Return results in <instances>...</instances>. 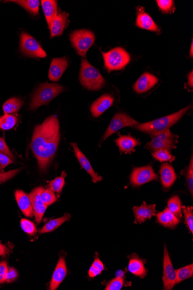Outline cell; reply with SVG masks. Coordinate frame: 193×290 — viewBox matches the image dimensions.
<instances>
[{
	"instance_id": "1",
	"label": "cell",
	"mask_w": 193,
	"mask_h": 290,
	"mask_svg": "<svg viewBox=\"0 0 193 290\" xmlns=\"http://www.w3.org/2000/svg\"><path fill=\"white\" fill-rule=\"evenodd\" d=\"M60 140L59 120L56 116L47 118L35 127L31 149L41 171L46 172L55 156Z\"/></svg>"
},
{
	"instance_id": "2",
	"label": "cell",
	"mask_w": 193,
	"mask_h": 290,
	"mask_svg": "<svg viewBox=\"0 0 193 290\" xmlns=\"http://www.w3.org/2000/svg\"><path fill=\"white\" fill-rule=\"evenodd\" d=\"M190 108L191 106L183 108L178 112L169 116L160 118L150 122L138 124L134 127L140 131L146 133L150 136H155L166 132V130L169 129L170 127L174 125L184 116Z\"/></svg>"
},
{
	"instance_id": "3",
	"label": "cell",
	"mask_w": 193,
	"mask_h": 290,
	"mask_svg": "<svg viewBox=\"0 0 193 290\" xmlns=\"http://www.w3.org/2000/svg\"><path fill=\"white\" fill-rule=\"evenodd\" d=\"M83 87L91 91H98L104 87L105 80L98 70L85 59H82L79 74Z\"/></svg>"
},
{
	"instance_id": "4",
	"label": "cell",
	"mask_w": 193,
	"mask_h": 290,
	"mask_svg": "<svg viewBox=\"0 0 193 290\" xmlns=\"http://www.w3.org/2000/svg\"><path fill=\"white\" fill-rule=\"evenodd\" d=\"M64 91L65 88L60 85L49 84L48 82L41 84L32 97L30 109L36 110L43 105L49 104L54 98Z\"/></svg>"
},
{
	"instance_id": "5",
	"label": "cell",
	"mask_w": 193,
	"mask_h": 290,
	"mask_svg": "<svg viewBox=\"0 0 193 290\" xmlns=\"http://www.w3.org/2000/svg\"><path fill=\"white\" fill-rule=\"evenodd\" d=\"M104 57L105 68L108 72L123 69L130 62L131 57L126 50L121 47L102 52Z\"/></svg>"
},
{
	"instance_id": "6",
	"label": "cell",
	"mask_w": 193,
	"mask_h": 290,
	"mask_svg": "<svg viewBox=\"0 0 193 290\" xmlns=\"http://www.w3.org/2000/svg\"><path fill=\"white\" fill-rule=\"evenodd\" d=\"M70 40L78 55L86 57L87 52L95 41V36L91 31L79 30L72 32Z\"/></svg>"
},
{
	"instance_id": "7",
	"label": "cell",
	"mask_w": 193,
	"mask_h": 290,
	"mask_svg": "<svg viewBox=\"0 0 193 290\" xmlns=\"http://www.w3.org/2000/svg\"><path fill=\"white\" fill-rule=\"evenodd\" d=\"M179 136L167 130L166 132L153 137V139L145 145V148L152 153L159 149L171 151L176 148Z\"/></svg>"
},
{
	"instance_id": "8",
	"label": "cell",
	"mask_w": 193,
	"mask_h": 290,
	"mask_svg": "<svg viewBox=\"0 0 193 290\" xmlns=\"http://www.w3.org/2000/svg\"><path fill=\"white\" fill-rule=\"evenodd\" d=\"M21 50L24 55L34 58H45L47 53L34 38L27 33L21 36Z\"/></svg>"
},
{
	"instance_id": "9",
	"label": "cell",
	"mask_w": 193,
	"mask_h": 290,
	"mask_svg": "<svg viewBox=\"0 0 193 290\" xmlns=\"http://www.w3.org/2000/svg\"><path fill=\"white\" fill-rule=\"evenodd\" d=\"M139 123L133 118L124 113H118L115 115L111 121L107 130L104 133L101 142H104L109 136L125 127L135 126Z\"/></svg>"
},
{
	"instance_id": "10",
	"label": "cell",
	"mask_w": 193,
	"mask_h": 290,
	"mask_svg": "<svg viewBox=\"0 0 193 290\" xmlns=\"http://www.w3.org/2000/svg\"><path fill=\"white\" fill-rule=\"evenodd\" d=\"M159 176L152 166L134 168L130 176V183L134 187H139L157 179Z\"/></svg>"
},
{
	"instance_id": "11",
	"label": "cell",
	"mask_w": 193,
	"mask_h": 290,
	"mask_svg": "<svg viewBox=\"0 0 193 290\" xmlns=\"http://www.w3.org/2000/svg\"><path fill=\"white\" fill-rule=\"evenodd\" d=\"M176 270L173 268L166 246L164 250L163 281L165 290H170L176 285Z\"/></svg>"
},
{
	"instance_id": "12",
	"label": "cell",
	"mask_w": 193,
	"mask_h": 290,
	"mask_svg": "<svg viewBox=\"0 0 193 290\" xmlns=\"http://www.w3.org/2000/svg\"><path fill=\"white\" fill-rule=\"evenodd\" d=\"M42 189H43V187L36 188L28 195L31 200L35 220L38 224H40L43 219L45 212L47 208V206L45 205L41 199L40 193Z\"/></svg>"
},
{
	"instance_id": "13",
	"label": "cell",
	"mask_w": 193,
	"mask_h": 290,
	"mask_svg": "<svg viewBox=\"0 0 193 290\" xmlns=\"http://www.w3.org/2000/svg\"><path fill=\"white\" fill-rule=\"evenodd\" d=\"M133 212L135 224H137L138 223L142 224L147 219H150L152 217L156 216V205H147L145 202H144L143 205L140 206H134Z\"/></svg>"
},
{
	"instance_id": "14",
	"label": "cell",
	"mask_w": 193,
	"mask_h": 290,
	"mask_svg": "<svg viewBox=\"0 0 193 290\" xmlns=\"http://www.w3.org/2000/svg\"><path fill=\"white\" fill-rule=\"evenodd\" d=\"M158 82L159 79L156 76L145 72L135 83L133 89L137 94L145 93L153 88Z\"/></svg>"
},
{
	"instance_id": "15",
	"label": "cell",
	"mask_w": 193,
	"mask_h": 290,
	"mask_svg": "<svg viewBox=\"0 0 193 290\" xmlns=\"http://www.w3.org/2000/svg\"><path fill=\"white\" fill-rule=\"evenodd\" d=\"M68 66V60L65 57L53 59L50 64L48 75L50 80L54 82L59 81Z\"/></svg>"
},
{
	"instance_id": "16",
	"label": "cell",
	"mask_w": 193,
	"mask_h": 290,
	"mask_svg": "<svg viewBox=\"0 0 193 290\" xmlns=\"http://www.w3.org/2000/svg\"><path fill=\"white\" fill-rule=\"evenodd\" d=\"M114 98L109 94H104L92 104L91 111L92 116L98 118L113 105Z\"/></svg>"
},
{
	"instance_id": "17",
	"label": "cell",
	"mask_w": 193,
	"mask_h": 290,
	"mask_svg": "<svg viewBox=\"0 0 193 290\" xmlns=\"http://www.w3.org/2000/svg\"><path fill=\"white\" fill-rule=\"evenodd\" d=\"M72 145L73 147L74 152H75L76 157L78 159L80 165H81L82 167L90 175H91L93 182L96 183L99 182V181H102V177L99 176V175L97 173H96L95 170H93V168L92 167L91 163H90L88 159L87 158L85 157V155L83 154L82 152L80 150V149L78 148V146L76 143H72Z\"/></svg>"
},
{
	"instance_id": "18",
	"label": "cell",
	"mask_w": 193,
	"mask_h": 290,
	"mask_svg": "<svg viewBox=\"0 0 193 290\" xmlns=\"http://www.w3.org/2000/svg\"><path fill=\"white\" fill-rule=\"evenodd\" d=\"M136 25L143 29L159 33L160 28L149 14L145 12L143 8H138Z\"/></svg>"
},
{
	"instance_id": "19",
	"label": "cell",
	"mask_w": 193,
	"mask_h": 290,
	"mask_svg": "<svg viewBox=\"0 0 193 290\" xmlns=\"http://www.w3.org/2000/svg\"><path fill=\"white\" fill-rule=\"evenodd\" d=\"M69 15L65 12L58 13L56 17L53 19L50 25V37L60 36L62 34L67 24H69Z\"/></svg>"
},
{
	"instance_id": "20",
	"label": "cell",
	"mask_w": 193,
	"mask_h": 290,
	"mask_svg": "<svg viewBox=\"0 0 193 290\" xmlns=\"http://www.w3.org/2000/svg\"><path fill=\"white\" fill-rule=\"evenodd\" d=\"M67 273V268L65 259L61 257L57 264L55 270L51 278L50 290H55L66 278Z\"/></svg>"
},
{
	"instance_id": "21",
	"label": "cell",
	"mask_w": 193,
	"mask_h": 290,
	"mask_svg": "<svg viewBox=\"0 0 193 290\" xmlns=\"http://www.w3.org/2000/svg\"><path fill=\"white\" fill-rule=\"evenodd\" d=\"M128 270L135 276L144 278L147 274V270L145 267L144 260L141 259L137 254L133 253L128 256Z\"/></svg>"
},
{
	"instance_id": "22",
	"label": "cell",
	"mask_w": 193,
	"mask_h": 290,
	"mask_svg": "<svg viewBox=\"0 0 193 290\" xmlns=\"http://www.w3.org/2000/svg\"><path fill=\"white\" fill-rule=\"evenodd\" d=\"M116 144L118 145L121 153L124 152L126 154H130L136 150L135 148L141 145V143L136 138L131 136L121 135L115 140Z\"/></svg>"
},
{
	"instance_id": "23",
	"label": "cell",
	"mask_w": 193,
	"mask_h": 290,
	"mask_svg": "<svg viewBox=\"0 0 193 290\" xmlns=\"http://www.w3.org/2000/svg\"><path fill=\"white\" fill-rule=\"evenodd\" d=\"M161 182L165 189H169L176 180V174L171 165L165 163L162 164L160 170Z\"/></svg>"
},
{
	"instance_id": "24",
	"label": "cell",
	"mask_w": 193,
	"mask_h": 290,
	"mask_svg": "<svg viewBox=\"0 0 193 290\" xmlns=\"http://www.w3.org/2000/svg\"><path fill=\"white\" fill-rule=\"evenodd\" d=\"M15 195L18 205L22 213L28 218H32L34 215V212L28 195L22 190L16 191Z\"/></svg>"
},
{
	"instance_id": "25",
	"label": "cell",
	"mask_w": 193,
	"mask_h": 290,
	"mask_svg": "<svg viewBox=\"0 0 193 290\" xmlns=\"http://www.w3.org/2000/svg\"><path fill=\"white\" fill-rule=\"evenodd\" d=\"M157 221L166 228H174L180 222L179 218L166 208L157 215Z\"/></svg>"
},
{
	"instance_id": "26",
	"label": "cell",
	"mask_w": 193,
	"mask_h": 290,
	"mask_svg": "<svg viewBox=\"0 0 193 290\" xmlns=\"http://www.w3.org/2000/svg\"><path fill=\"white\" fill-rule=\"evenodd\" d=\"M41 4L48 24L50 27L51 22L58 14L57 1L54 0H43Z\"/></svg>"
},
{
	"instance_id": "27",
	"label": "cell",
	"mask_w": 193,
	"mask_h": 290,
	"mask_svg": "<svg viewBox=\"0 0 193 290\" xmlns=\"http://www.w3.org/2000/svg\"><path fill=\"white\" fill-rule=\"evenodd\" d=\"M24 102L21 98L12 97L5 102L3 105V110L5 114L17 113L23 106Z\"/></svg>"
},
{
	"instance_id": "28",
	"label": "cell",
	"mask_w": 193,
	"mask_h": 290,
	"mask_svg": "<svg viewBox=\"0 0 193 290\" xmlns=\"http://www.w3.org/2000/svg\"><path fill=\"white\" fill-rule=\"evenodd\" d=\"M71 218V215L69 214L64 215L62 218L54 219L50 220L46 225H45L43 228L41 229L40 234L49 233V232H52L60 226L62 225L63 223L67 221L70 220Z\"/></svg>"
},
{
	"instance_id": "29",
	"label": "cell",
	"mask_w": 193,
	"mask_h": 290,
	"mask_svg": "<svg viewBox=\"0 0 193 290\" xmlns=\"http://www.w3.org/2000/svg\"><path fill=\"white\" fill-rule=\"evenodd\" d=\"M11 1L21 5L32 15H37L39 14L40 1L38 0H19Z\"/></svg>"
},
{
	"instance_id": "30",
	"label": "cell",
	"mask_w": 193,
	"mask_h": 290,
	"mask_svg": "<svg viewBox=\"0 0 193 290\" xmlns=\"http://www.w3.org/2000/svg\"><path fill=\"white\" fill-rule=\"evenodd\" d=\"M167 209L171 212L178 218H181L182 216V209L181 199L178 196H173L169 200L167 203Z\"/></svg>"
},
{
	"instance_id": "31",
	"label": "cell",
	"mask_w": 193,
	"mask_h": 290,
	"mask_svg": "<svg viewBox=\"0 0 193 290\" xmlns=\"http://www.w3.org/2000/svg\"><path fill=\"white\" fill-rule=\"evenodd\" d=\"M18 118L14 114H4L0 117V129L8 130L14 127L18 123Z\"/></svg>"
},
{
	"instance_id": "32",
	"label": "cell",
	"mask_w": 193,
	"mask_h": 290,
	"mask_svg": "<svg viewBox=\"0 0 193 290\" xmlns=\"http://www.w3.org/2000/svg\"><path fill=\"white\" fill-rule=\"evenodd\" d=\"M193 275V265L186 266L176 270V285L184 281L185 280L192 278Z\"/></svg>"
},
{
	"instance_id": "33",
	"label": "cell",
	"mask_w": 193,
	"mask_h": 290,
	"mask_svg": "<svg viewBox=\"0 0 193 290\" xmlns=\"http://www.w3.org/2000/svg\"><path fill=\"white\" fill-rule=\"evenodd\" d=\"M40 197L42 201L47 207L55 202L57 197L52 190L50 189H44L43 188L40 193Z\"/></svg>"
},
{
	"instance_id": "34",
	"label": "cell",
	"mask_w": 193,
	"mask_h": 290,
	"mask_svg": "<svg viewBox=\"0 0 193 290\" xmlns=\"http://www.w3.org/2000/svg\"><path fill=\"white\" fill-rule=\"evenodd\" d=\"M153 157L160 162H170L175 161V157L169 150L159 149L152 153Z\"/></svg>"
},
{
	"instance_id": "35",
	"label": "cell",
	"mask_w": 193,
	"mask_h": 290,
	"mask_svg": "<svg viewBox=\"0 0 193 290\" xmlns=\"http://www.w3.org/2000/svg\"><path fill=\"white\" fill-rule=\"evenodd\" d=\"M67 176L65 171H63L62 176L58 177L49 184L50 189L53 192L58 193L62 192L64 184H65V177Z\"/></svg>"
},
{
	"instance_id": "36",
	"label": "cell",
	"mask_w": 193,
	"mask_h": 290,
	"mask_svg": "<svg viewBox=\"0 0 193 290\" xmlns=\"http://www.w3.org/2000/svg\"><path fill=\"white\" fill-rule=\"evenodd\" d=\"M156 2L160 10L165 14H171L174 12V2L172 0H158Z\"/></svg>"
},
{
	"instance_id": "37",
	"label": "cell",
	"mask_w": 193,
	"mask_h": 290,
	"mask_svg": "<svg viewBox=\"0 0 193 290\" xmlns=\"http://www.w3.org/2000/svg\"><path fill=\"white\" fill-rule=\"evenodd\" d=\"M182 211L185 216V221L189 231L193 233V207L182 206Z\"/></svg>"
},
{
	"instance_id": "38",
	"label": "cell",
	"mask_w": 193,
	"mask_h": 290,
	"mask_svg": "<svg viewBox=\"0 0 193 290\" xmlns=\"http://www.w3.org/2000/svg\"><path fill=\"white\" fill-rule=\"evenodd\" d=\"M124 278L123 276H119L111 281L109 282L107 287H106V290H120L122 287L124 285Z\"/></svg>"
},
{
	"instance_id": "39",
	"label": "cell",
	"mask_w": 193,
	"mask_h": 290,
	"mask_svg": "<svg viewBox=\"0 0 193 290\" xmlns=\"http://www.w3.org/2000/svg\"><path fill=\"white\" fill-rule=\"evenodd\" d=\"M21 224L22 229L27 234L33 235L37 231L35 224L33 222L29 220V219L25 218L22 219Z\"/></svg>"
},
{
	"instance_id": "40",
	"label": "cell",
	"mask_w": 193,
	"mask_h": 290,
	"mask_svg": "<svg viewBox=\"0 0 193 290\" xmlns=\"http://www.w3.org/2000/svg\"><path fill=\"white\" fill-rule=\"evenodd\" d=\"M186 181L189 190L191 193L192 196L193 195V158L192 155L191 160L190 162L188 170L186 171Z\"/></svg>"
},
{
	"instance_id": "41",
	"label": "cell",
	"mask_w": 193,
	"mask_h": 290,
	"mask_svg": "<svg viewBox=\"0 0 193 290\" xmlns=\"http://www.w3.org/2000/svg\"><path fill=\"white\" fill-rule=\"evenodd\" d=\"M21 169H19L12 170L7 172H0V184L4 183L9 180L11 179L15 175H17Z\"/></svg>"
},
{
	"instance_id": "42",
	"label": "cell",
	"mask_w": 193,
	"mask_h": 290,
	"mask_svg": "<svg viewBox=\"0 0 193 290\" xmlns=\"http://www.w3.org/2000/svg\"><path fill=\"white\" fill-rule=\"evenodd\" d=\"M8 271L7 263L5 261L0 263V285L6 282Z\"/></svg>"
},
{
	"instance_id": "43",
	"label": "cell",
	"mask_w": 193,
	"mask_h": 290,
	"mask_svg": "<svg viewBox=\"0 0 193 290\" xmlns=\"http://www.w3.org/2000/svg\"><path fill=\"white\" fill-rule=\"evenodd\" d=\"M13 163L14 161L8 156L0 153V172H4V169Z\"/></svg>"
},
{
	"instance_id": "44",
	"label": "cell",
	"mask_w": 193,
	"mask_h": 290,
	"mask_svg": "<svg viewBox=\"0 0 193 290\" xmlns=\"http://www.w3.org/2000/svg\"><path fill=\"white\" fill-rule=\"evenodd\" d=\"M0 153L8 156L12 160L14 159V155L6 144L5 140L2 138H0Z\"/></svg>"
},
{
	"instance_id": "45",
	"label": "cell",
	"mask_w": 193,
	"mask_h": 290,
	"mask_svg": "<svg viewBox=\"0 0 193 290\" xmlns=\"http://www.w3.org/2000/svg\"><path fill=\"white\" fill-rule=\"evenodd\" d=\"M18 277V273L17 270L14 268V267H10V268H8L6 282H7L8 283L14 282L17 279Z\"/></svg>"
},
{
	"instance_id": "46",
	"label": "cell",
	"mask_w": 193,
	"mask_h": 290,
	"mask_svg": "<svg viewBox=\"0 0 193 290\" xmlns=\"http://www.w3.org/2000/svg\"><path fill=\"white\" fill-rule=\"evenodd\" d=\"M93 266H94L97 268L99 271L102 272L105 269L104 264H102L101 261L99 259L98 257H96V259L92 264Z\"/></svg>"
},
{
	"instance_id": "47",
	"label": "cell",
	"mask_w": 193,
	"mask_h": 290,
	"mask_svg": "<svg viewBox=\"0 0 193 290\" xmlns=\"http://www.w3.org/2000/svg\"><path fill=\"white\" fill-rule=\"evenodd\" d=\"M101 273V272L99 271L97 268H96V267L93 266H92L89 270V276L90 278H95V277L100 275Z\"/></svg>"
},
{
	"instance_id": "48",
	"label": "cell",
	"mask_w": 193,
	"mask_h": 290,
	"mask_svg": "<svg viewBox=\"0 0 193 290\" xmlns=\"http://www.w3.org/2000/svg\"><path fill=\"white\" fill-rule=\"evenodd\" d=\"M7 247L4 244L0 243V256H4L7 253Z\"/></svg>"
},
{
	"instance_id": "49",
	"label": "cell",
	"mask_w": 193,
	"mask_h": 290,
	"mask_svg": "<svg viewBox=\"0 0 193 290\" xmlns=\"http://www.w3.org/2000/svg\"><path fill=\"white\" fill-rule=\"evenodd\" d=\"M188 84L190 87H193V72H191L188 76Z\"/></svg>"
},
{
	"instance_id": "50",
	"label": "cell",
	"mask_w": 193,
	"mask_h": 290,
	"mask_svg": "<svg viewBox=\"0 0 193 290\" xmlns=\"http://www.w3.org/2000/svg\"><path fill=\"white\" fill-rule=\"evenodd\" d=\"M193 41L192 43V45H191V52H190V55H191V56L192 57L193 56Z\"/></svg>"
}]
</instances>
